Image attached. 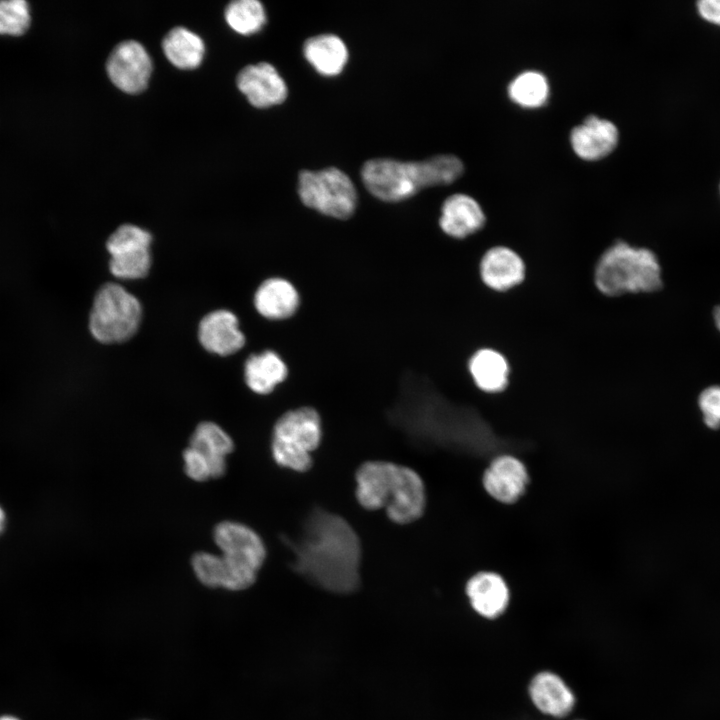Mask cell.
I'll use <instances>...</instances> for the list:
<instances>
[{"label":"cell","mask_w":720,"mask_h":720,"mask_svg":"<svg viewBox=\"0 0 720 720\" xmlns=\"http://www.w3.org/2000/svg\"><path fill=\"white\" fill-rule=\"evenodd\" d=\"M294 554L292 568L329 592L348 594L360 585L361 544L341 516L320 507L306 516L296 540L285 541Z\"/></svg>","instance_id":"obj_1"},{"label":"cell","mask_w":720,"mask_h":720,"mask_svg":"<svg viewBox=\"0 0 720 720\" xmlns=\"http://www.w3.org/2000/svg\"><path fill=\"white\" fill-rule=\"evenodd\" d=\"M213 538L222 554L193 555L191 563L198 580L207 587L232 591L250 587L266 555L260 536L244 524L223 521L214 528Z\"/></svg>","instance_id":"obj_2"},{"label":"cell","mask_w":720,"mask_h":720,"mask_svg":"<svg viewBox=\"0 0 720 720\" xmlns=\"http://www.w3.org/2000/svg\"><path fill=\"white\" fill-rule=\"evenodd\" d=\"M356 497L366 509L385 508L398 524L420 518L426 496L421 477L409 467L386 461H368L356 472Z\"/></svg>","instance_id":"obj_3"},{"label":"cell","mask_w":720,"mask_h":720,"mask_svg":"<svg viewBox=\"0 0 720 720\" xmlns=\"http://www.w3.org/2000/svg\"><path fill=\"white\" fill-rule=\"evenodd\" d=\"M464 170L454 155H437L418 162L377 158L364 163L361 178L366 189L386 202L408 199L421 189L447 185L458 179Z\"/></svg>","instance_id":"obj_4"},{"label":"cell","mask_w":720,"mask_h":720,"mask_svg":"<svg viewBox=\"0 0 720 720\" xmlns=\"http://www.w3.org/2000/svg\"><path fill=\"white\" fill-rule=\"evenodd\" d=\"M594 284L611 298L655 293L663 287L659 258L650 248L618 240L599 257Z\"/></svg>","instance_id":"obj_5"},{"label":"cell","mask_w":720,"mask_h":720,"mask_svg":"<svg viewBox=\"0 0 720 720\" xmlns=\"http://www.w3.org/2000/svg\"><path fill=\"white\" fill-rule=\"evenodd\" d=\"M321 436V419L314 408L287 411L273 428V458L282 467L305 472L312 465L311 454L318 447Z\"/></svg>","instance_id":"obj_6"},{"label":"cell","mask_w":720,"mask_h":720,"mask_svg":"<svg viewBox=\"0 0 720 720\" xmlns=\"http://www.w3.org/2000/svg\"><path fill=\"white\" fill-rule=\"evenodd\" d=\"M142 317L138 299L116 283L103 285L95 295L89 327L102 343L123 342L137 331Z\"/></svg>","instance_id":"obj_7"},{"label":"cell","mask_w":720,"mask_h":720,"mask_svg":"<svg viewBox=\"0 0 720 720\" xmlns=\"http://www.w3.org/2000/svg\"><path fill=\"white\" fill-rule=\"evenodd\" d=\"M298 195L305 206L340 220L350 218L357 206V191L353 182L335 167L300 171Z\"/></svg>","instance_id":"obj_8"},{"label":"cell","mask_w":720,"mask_h":720,"mask_svg":"<svg viewBox=\"0 0 720 720\" xmlns=\"http://www.w3.org/2000/svg\"><path fill=\"white\" fill-rule=\"evenodd\" d=\"M151 235L146 230L132 225L119 226L108 238L106 247L111 259V273L121 279L145 277L151 266Z\"/></svg>","instance_id":"obj_9"},{"label":"cell","mask_w":720,"mask_h":720,"mask_svg":"<svg viewBox=\"0 0 720 720\" xmlns=\"http://www.w3.org/2000/svg\"><path fill=\"white\" fill-rule=\"evenodd\" d=\"M106 69L110 80L127 93L144 90L152 72L151 58L142 44L125 40L111 51Z\"/></svg>","instance_id":"obj_10"},{"label":"cell","mask_w":720,"mask_h":720,"mask_svg":"<svg viewBox=\"0 0 720 720\" xmlns=\"http://www.w3.org/2000/svg\"><path fill=\"white\" fill-rule=\"evenodd\" d=\"M479 276L485 287L497 293L508 292L521 285L526 266L521 256L507 246L489 248L481 257Z\"/></svg>","instance_id":"obj_11"},{"label":"cell","mask_w":720,"mask_h":720,"mask_svg":"<svg viewBox=\"0 0 720 720\" xmlns=\"http://www.w3.org/2000/svg\"><path fill=\"white\" fill-rule=\"evenodd\" d=\"M236 82L239 90L257 108L280 104L288 94L284 79L267 62L245 66L238 73Z\"/></svg>","instance_id":"obj_12"},{"label":"cell","mask_w":720,"mask_h":720,"mask_svg":"<svg viewBox=\"0 0 720 720\" xmlns=\"http://www.w3.org/2000/svg\"><path fill=\"white\" fill-rule=\"evenodd\" d=\"M486 215L481 205L471 196L456 193L449 196L441 207L439 225L453 239H465L482 230Z\"/></svg>","instance_id":"obj_13"},{"label":"cell","mask_w":720,"mask_h":720,"mask_svg":"<svg viewBox=\"0 0 720 720\" xmlns=\"http://www.w3.org/2000/svg\"><path fill=\"white\" fill-rule=\"evenodd\" d=\"M528 473L524 464L509 455L492 461L483 476V485L490 496L502 503L515 502L525 491Z\"/></svg>","instance_id":"obj_14"},{"label":"cell","mask_w":720,"mask_h":720,"mask_svg":"<svg viewBox=\"0 0 720 720\" xmlns=\"http://www.w3.org/2000/svg\"><path fill=\"white\" fill-rule=\"evenodd\" d=\"M198 337L207 351L221 356L233 354L245 344L237 317L227 310L207 314L199 324Z\"/></svg>","instance_id":"obj_15"},{"label":"cell","mask_w":720,"mask_h":720,"mask_svg":"<svg viewBox=\"0 0 720 720\" xmlns=\"http://www.w3.org/2000/svg\"><path fill=\"white\" fill-rule=\"evenodd\" d=\"M570 141L575 153L586 160L600 159L617 145L618 129L609 120L590 115L574 127Z\"/></svg>","instance_id":"obj_16"},{"label":"cell","mask_w":720,"mask_h":720,"mask_svg":"<svg viewBox=\"0 0 720 720\" xmlns=\"http://www.w3.org/2000/svg\"><path fill=\"white\" fill-rule=\"evenodd\" d=\"M472 608L481 616L493 619L504 613L509 603V589L504 579L494 572H479L466 584Z\"/></svg>","instance_id":"obj_17"},{"label":"cell","mask_w":720,"mask_h":720,"mask_svg":"<svg viewBox=\"0 0 720 720\" xmlns=\"http://www.w3.org/2000/svg\"><path fill=\"white\" fill-rule=\"evenodd\" d=\"M467 371L473 384L484 393L497 394L508 388L510 365L496 349L476 350L468 359Z\"/></svg>","instance_id":"obj_18"},{"label":"cell","mask_w":720,"mask_h":720,"mask_svg":"<svg viewBox=\"0 0 720 720\" xmlns=\"http://www.w3.org/2000/svg\"><path fill=\"white\" fill-rule=\"evenodd\" d=\"M528 691L535 707L552 717L568 715L575 705L573 692L562 678L553 672L543 671L536 674Z\"/></svg>","instance_id":"obj_19"},{"label":"cell","mask_w":720,"mask_h":720,"mask_svg":"<svg viewBox=\"0 0 720 720\" xmlns=\"http://www.w3.org/2000/svg\"><path fill=\"white\" fill-rule=\"evenodd\" d=\"M300 297L295 286L283 278H269L262 282L254 296L259 314L271 320H283L297 311Z\"/></svg>","instance_id":"obj_20"},{"label":"cell","mask_w":720,"mask_h":720,"mask_svg":"<svg viewBox=\"0 0 720 720\" xmlns=\"http://www.w3.org/2000/svg\"><path fill=\"white\" fill-rule=\"evenodd\" d=\"M189 447L207 463L212 478L222 476L226 469V456L233 451L231 437L217 424L202 422L194 430Z\"/></svg>","instance_id":"obj_21"},{"label":"cell","mask_w":720,"mask_h":720,"mask_svg":"<svg viewBox=\"0 0 720 720\" xmlns=\"http://www.w3.org/2000/svg\"><path fill=\"white\" fill-rule=\"evenodd\" d=\"M305 59L324 76L340 74L348 60V50L341 38L321 34L308 38L303 45Z\"/></svg>","instance_id":"obj_22"},{"label":"cell","mask_w":720,"mask_h":720,"mask_svg":"<svg viewBox=\"0 0 720 720\" xmlns=\"http://www.w3.org/2000/svg\"><path fill=\"white\" fill-rule=\"evenodd\" d=\"M288 375V367L274 351L266 350L251 355L245 362L244 376L247 386L255 393L268 394Z\"/></svg>","instance_id":"obj_23"},{"label":"cell","mask_w":720,"mask_h":720,"mask_svg":"<svg viewBox=\"0 0 720 720\" xmlns=\"http://www.w3.org/2000/svg\"><path fill=\"white\" fill-rule=\"evenodd\" d=\"M162 48L167 59L180 69L197 67L205 51L200 36L182 26L175 27L166 34Z\"/></svg>","instance_id":"obj_24"},{"label":"cell","mask_w":720,"mask_h":720,"mask_svg":"<svg viewBox=\"0 0 720 720\" xmlns=\"http://www.w3.org/2000/svg\"><path fill=\"white\" fill-rule=\"evenodd\" d=\"M511 100L520 106L535 108L543 105L549 95L546 77L538 71H525L508 86Z\"/></svg>","instance_id":"obj_25"},{"label":"cell","mask_w":720,"mask_h":720,"mask_svg":"<svg viewBox=\"0 0 720 720\" xmlns=\"http://www.w3.org/2000/svg\"><path fill=\"white\" fill-rule=\"evenodd\" d=\"M225 19L233 30L249 35L258 32L264 26L266 13L258 0H235L227 5Z\"/></svg>","instance_id":"obj_26"},{"label":"cell","mask_w":720,"mask_h":720,"mask_svg":"<svg viewBox=\"0 0 720 720\" xmlns=\"http://www.w3.org/2000/svg\"><path fill=\"white\" fill-rule=\"evenodd\" d=\"M30 25L29 6L24 0L0 1V34L18 36Z\"/></svg>","instance_id":"obj_27"},{"label":"cell","mask_w":720,"mask_h":720,"mask_svg":"<svg viewBox=\"0 0 720 720\" xmlns=\"http://www.w3.org/2000/svg\"><path fill=\"white\" fill-rule=\"evenodd\" d=\"M698 407L704 424L712 430L720 428V385H711L698 396Z\"/></svg>","instance_id":"obj_28"},{"label":"cell","mask_w":720,"mask_h":720,"mask_svg":"<svg viewBox=\"0 0 720 720\" xmlns=\"http://www.w3.org/2000/svg\"><path fill=\"white\" fill-rule=\"evenodd\" d=\"M696 5L699 15L704 20L720 25V0H701Z\"/></svg>","instance_id":"obj_29"},{"label":"cell","mask_w":720,"mask_h":720,"mask_svg":"<svg viewBox=\"0 0 720 720\" xmlns=\"http://www.w3.org/2000/svg\"><path fill=\"white\" fill-rule=\"evenodd\" d=\"M713 319L716 328L720 332V305H717L713 310Z\"/></svg>","instance_id":"obj_30"},{"label":"cell","mask_w":720,"mask_h":720,"mask_svg":"<svg viewBox=\"0 0 720 720\" xmlns=\"http://www.w3.org/2000/svg\"><path fill=\"white\" fill-rule=\"evenodd\" d=\"M4 523H5V514H4L3 510H2L1 507H0V533H1V531L3 530V528H4Z\"/></svg>","instance_id":"obj_31"},{"label":"cell","mask_w":720,"mask_h":720,"mask_svg":"<svg viewBox=\"0 0 720 720\" xmlns=\"http://www.w3.org/2000/svg\"><path fill=\"white\" fill-rule=\"evenodd\" d=\"M0 720H19V719L14 716L5 715V716H1Z\"/></svg>","instance_id":"obj_32"}]
</instances>
